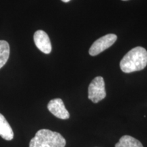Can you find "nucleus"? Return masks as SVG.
Instances as JSON below:
<instances>
[{"instance_id": "obj_1", "label": "nucleus", "mask_w": 147, "mask_h": 147, "mask_svg": "<svg viewBox=\"0 0 147 147\" xmlns=\"http://www.w3.org/2000/svg\"><path fill=\"white\" fill-rule=\"evenodd\" d=\"M147 65V51L144 48L137 47L132 49L123 57L120 67L125 73L140 71Z\"/></svg>"}, {"instance_id": "obj_10", "label": "nucleus", "mask_w": 147, "mask_h": 147, "mask_svg": "<svg viewBox=\"0 0 147 147\" xmlns=\"http://www.w3.org/2000/svg\"><path fill=\"white\" fill-rule=\"evenodd\" d=\"M62 1H63V2H65V3H67V2H69V1H70V0H61Z\"/></svg>"}, {"instance_id": "obj_6", "label": "nucleus", "mask_w": 147, "mask_h": 147, "mask_svg": "<svg viewBox=\"0 0 147 147\" xmlns=\"http://www.w3.org/2000/svg\"><path fill=\"white\" fill-rule=\"evenodd\" d=\"M34 40L36 47L42 53L49 54L52 51L51 42L48 34L42 30L36 31L34 36Z\"/></svg>"}, {"instance_id": "obj_11", "label": "nucleus", "mask_w": 147, "mask_h": 147, "mask_svg": "<svg viewBox=\"0 0 147 147\" xmlns=\"http://www.w3.org/2000/svg\"><path fill=\"white\" fill-rule=\"evenodd\" d=\"M123 1H127V0H123Z\"/></svg>"}, {"instance_id": "obj_5", "label": "nucleus", "mask_w": 147, "mask_h": 147, "mask_svg": "<svg viewBox=\"0 0 147 147\" xmlns=\"http://www.w3.org/2000/svg\"><path fill=\"white\" fill-rule=\"evenodd\" d=\"M48 110L57 118L60 119H68L69 113L64 105L63 100L60 98L53 99L49 102L47 106Z\"/></svg>"}, {"instance_id": "obj_7", "label": "nucleus", "mask_w": 147, "mask_h": 147, "mask_svg": "<svg viewBox=\"0 0 147 147\" xmlns=\"http://www.w3.org/2000/svg\"><path fill=\"white\" fill-rule=\"evenodd\" d=\"M0 136L5 140H12L14 138V132L4 116L0 113Z\"/></svg>"}, {"instance_id": "obj_4", "label": "nucleus", "mask_w": 147, "mask_h": 147, "mask_svg": "<svg viewBox=\"0 0 147 147\" xmlns=\"http://www.w3.org/2000/svg\"><path fill=\"white\" fill-rule=\"evenodd\" d=\"M117 40V36L115 34H110L99 38L93 44L89 49V54L91 56H95L105 51L113 45Z\"/></svg>"}, {"instance_id": "obj_2", "label": "nucleus", "mask_w": 147, "mask_h": 147, "mask_svg": "<svg viewBox=\"0 0 147 147\" xmlns=\"http://www.w3.org/2000/svg\"><path fill=\"white\" fill-rule=\"evenodd\" d=\"M65 139L61 134L42 129L38 130L31 140L29 147H65Z\"/></svg>"}, {"instance_id": "obj_8", "label": "nucleus", "mask_w": 147, "mask_h": 147, "mask_svg": "<svg viewBox=\"0 0 147 147\" xmlns=\"http://www.w3.org/2000/svg\"><path fill=\"white\" fill-rule=\"evenodd\" d=\"M115 147H143V145L138 140L128 135H125L119 139L115 144Z\"/></svg>"}, {"instance_id": "obj_3", "label": "nucleus", "mask_w": 147, "mask_h": 147, "mask_svg": "<svg viewBox=\"0 0 147 147\" xmlns=\"http://www.w3.org/2000/svg\"><path fill=\"white\" fill-rule=\"evenodd\" d=\"M106 96L105 82L102 76H97L92 80L88 88V98L92 102L98 103Z\"/></svg>"}, {"instance_id": "obj_9", "label": "nucleus", "mask_w": 147, "mask_h": 147, "mask_svg": "<svg viewBox=\"0 0 147 147\" xmlns=\"http://www.w3.org/2000/svg\"><path fill=\"white\" fill-rule=\"evenodd\" d=\"M10 56V45L5 40H0V69L6 63Z\"/></svg>"}]
</instances>
